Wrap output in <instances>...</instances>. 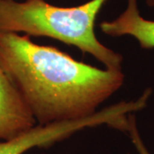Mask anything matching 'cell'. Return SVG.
<instances>
[{
	"mask_svg": "<svg viewBox=\"0 0 154 154\" xmlns=\"http://www.w3.org/2000/svg\"><path fill=\"white\" fill-rule=\"evenodd\" d=\"M140 109L138 100L122 101L98 110L93 116L75 121L35 125L19 136L0 141V154H23L33 147H48L87 128L108 125L126 132L128 115Z\"/></svg>",
	"mask_w": 154,
	"mask_h": 154,
	"instance_id": "cell-3",
	"label": "cell"
},
{
	"mask_svg": "<svg viewBox=\"0 0 154 154\" xmlns=\"http://www.w3.org/2000/svg\"><path fill=\"white\" fill-rule=\"evenodd\" d=\"M107 1L58 7L44 0H0V31L55 38L92 55L106 69H122V56L101 44L94 33L96 17Z\"/></svg>",
	"mask_w": 154,
	"mask_h": 154,
	"instance_id": "cell-2",
	"label": "cell"
},
{
	"mask_svg": "<svg viewBox=\"0 0 154 154\" xmlns=\"http://www.w3.org/2000/svg\"><path fill=\"white\" fill-rule=\"evenodd\" d=\"M100 28L103 33L113 37L132 36L143 49L154 48V21L140 15L137 0H128L125 11L115 20L102 22Z\"/></svg>",
	"mask_w": 154,
	"mask_h": 154,
	"instance_id": "cell-5",
	"label": "cell"
},
{
	"mask_svg": "<svg viewBox=\"0 0 154 154\" xmlns=\"http://www.w3.org/2000/svg\"><path fill=\"white\" fill-rule=\"evenodd\" d=\"M0 66L39 125L93 116L124 81L122 69H101L13 32L0 31Z\"/></svg>",
	"mask_w": 154,
	"mask_h": 154,
	"instance_id": "cell-1",
	"label": "cell"
},
{
	"mask_svg": "<svg viewBox=\"0 0 154 154\" xmlns=\"http://www.w3.org/2000/svg\"><path fill=\"white\" fill-rule=\"evenodd\" d=\"M147 5L150 7H154V0H146Z\"/></svg>",
	"mask_w": 154,
	"mask_h": 154,
	"instance_id": "cell-6",
	"label": "cell"
},
{
	"mask_svg": "<svg viewBox=\"0 0 154 154\" xmlns=\"http://www.w3.org/2000/svg\"><path fill=\"white\" fill-rule=\"evenodd\" d=\"M142 154H150V153H149V152H143Z\"/></svg>",
	"mask_w": 154,
	"mask_h": 154,
	"instance_id": "cell-7",
	"label": "cell"
},
{
	"mask_svg": "<svg viewBox=\"0 0 154 154\" xmlns=\"http://www.w3.org/2000/svg\"><path fill=\"white\" fill-rule=\"evenodd\" d=\"M35 119L0 66V139L8 140L35 126Z\"/></svg>",
	"mask_w": 154,
	"mask_h": 154,
	"instance_id": "cell-4",
	"label": "cell"
}]
</instances>
